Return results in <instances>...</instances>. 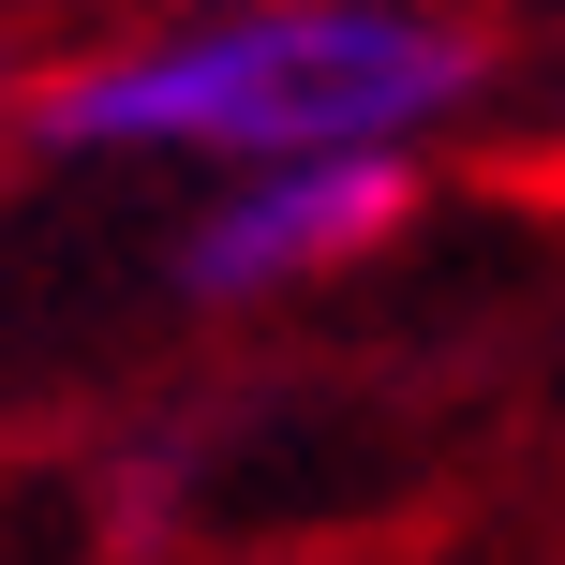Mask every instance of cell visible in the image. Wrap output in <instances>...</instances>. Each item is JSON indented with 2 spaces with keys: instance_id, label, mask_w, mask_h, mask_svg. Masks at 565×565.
I'll return each mask as SVG.
<instances>
[{
  "instance_id": "cell-1",
  "label": "cell",
  "mask_w": 565,
  "mask_h": 565,
  "mask_svg": "<svg viewBox=\"0 0 565 565\" xmlns=\"http://www.w3.org/2000/svg\"><path fill=\"white\" fill-rule=\"evenodd\" d=\"M491 45L431 0H194L179 30L75 60L30 89L45 149H135V164H268V149H417L477 105Z\"/></svg>"
},
{
  "instance_id": "cell-2",
  "label": "cell",
  "mask_w": 565,
  "mask_h": 565,
  "mask_svg": "<svg viewBox=\"0 0 565 565\" xmlns=\"http://www.w3.org/2000/svg\"><path fill=\"white\" fill-rule=\"evenodd\" d=\"M402 194H417V149H402V135L224 164V194L194 209V238H179V282H194V298H282V282H328V268H358L372 238L402 224Z\"/></svg>"
},
{
  "instance_id": "cell-3",
  "label": "cell",
  "mask_w": 565,
  "mask_h": 565,
  "mask_svg": "<svg viewBox=\"0 0 565 565\" xmlns=\"http://www.w3.org/2000/svg\"><path fill=\"white\" fill-rule=\"evenodd\" d=\"M0 105H15V30H0Z\"/></svg>"
}]
</instances>
